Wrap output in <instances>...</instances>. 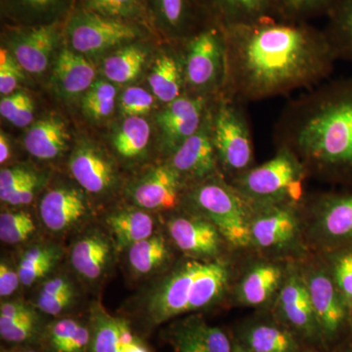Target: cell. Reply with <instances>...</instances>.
<instances>
[{
    "mask_svg": "<svg viewBox=\"0 0 352 352\" xmlns=\"http://www.w3.org/2000/svg\"><path fill=\"white\" fill-rule=\"evenodd\" d=\"M32 171L23 166L2 168L0 173V199L2 203H7L13 192Z\"/></svg>",
    "mask_w": 352,
    "mask_h": 352,
    "instance_id": "49",
    "label": "cell"
},
{
    "mask_svg": "<svg viewBox=\"0 0 352 352\" xmlns=\"http://www.w3.org/2000/svg\"><path fill=\"white\" fill-rule=\"evenodd\" d=\"M307 168L294 153L278 147L276 155L261 166H254L232 185L248 201L263 204L298 203L303 196Z\"/></svg>",
    "mask_w": 352,
    "mask_h": 352,
    "instance_id": "4",
    "label": "cell"
},
{
    "mask_svg": "<svg viewBox=\"0 0 352 352\" xmlns=\"http://www.w3.org/2000/svg\"><path fill=\"white\" fill-rule=\"evenodd\" d=\"M280 307L287 320L302 332L312 335L316 331L317 321L307 283L300 278H289L280 294Z\"/></svg>",
    "mask_w": 352,
    "mask_h": 352,
    "instance_id": "29",
    "label": "cell"
},
{
    "mask_svg": "<svg viewBox=\"0 0 352 352\" xmlns=\"http://www.w3.org/2000/svg\"><path fill=\"white\" fill-rule=\"evenodd\" d=\"M21 284L18 267L2 258L0 263V296L4 298L12 296Z\"/></svg>",
    "mask_w": 352,
    "mask_h": 352,
    "instance_id": "50",
    "label": "cell"
},
{
    "mask_svg": "<svg viewBox=\"0 0 352 352\" xmlns=\"http://www.w3.org/2000/svg\"><path fill=\"white\" fill-rule=\"evenodd\" d=\"M76 298L72 280L65 275H57L44 282L36 296V307L43 314L59 316L73 305Z\"/></svg>",
    "mask_w": 352,
    "mask_h": 352,
    "instance_id": "38",
    "label": "cell"
},
{
    "mask_svg": "<svg viewBox=\"0 0 352 352\" xmlns=\"http://www.w3.org/2000/svg\"><path fill=\"white\" fill-rule=\"evenodd\" d=\"M168 229L175 244L186 254L201 258L219 254L221 234L210 220L177 217L168 222Z\"/></svg>",
    "mask_w": 352,
    "mask_h": 352,
    "instance_id": "21",
    "label": "cell"
},
{
    "mask_svg": "<svg viewBox=\"0 0 352 352\" xmlns=\"http://www.w3.org/2000/svg\"><path fill=\"white\" fill-rule=\"evenodd\" d=\"M321 228L333 244L352 248V193L337 194L322 199Z\"/></svg>",
    "mask_w": 352,
    "mask_h": 352,
    "instance_id": "28",
    "label": "cell"
},
{
    "mask_svg": "<svg viewBox=\"0 0 352 352\" xmlns=\"http://www.w3.org/2000/svg\"><path fill=\"white\" fill-rule=\"evenodd\" d=\"M332 276L352 315V248L342 249L335 256Z\"/></svg>",
    "mask_w": 352,
    "mask_h": 352,
    "instance_id": "46",
    "label": "cell"
},
{
    "mask_svg": "<svg viewBox=\"0 0 352 352\" xmlns=\"http://www.w3.org/2000/svg\"><path fill=\"white\" fill-rule=\"evenodd\" d=\"M156 97L142 87H127L119 99L120 112L126 118L147 116L156 105Z\"/></svg>",
    "mask_w": 352,
    "mask_h": 352,
    "instance_id": "45",
    "label": "cell"
},
{
    "mask_svg": "<svg viewBox=\"0 0 352 352\" xmlns=\"http://www.w3.org/2000/svg\"><path fill=\"white\" fill-rule=\"evenodd\" d=\"M64 22L38 25H9L4 30V46L25 73L39 76L47 71L64 39Z\"/></svg>",
    "mask_w": 352,
    "mask_h": 352,
    "instance_id": "8",
    "label": "cell"
},
{
    "mask_svg": "<svg viewBox=\"0 0 352 352\" xmlns=\"http://www.w3.org/2000/svg\"><path fill=\"white\" fill-rule=\"evenodd\" d=\"M177 352H233L223 331L208 325L201 319H190L173 332Z\"/></svg>",
    "mask_w": 352,
    "mask_h": 352,
    "instance_id": "27",
    "label": "cell"
},
{
    "mask_svg": "<svg viewBox=\"0 0 352 352\" xmlns=\"http://www.w3.org/2000/svg\"><path fill=\"white\" fill-rule=\"evenodd\" d=\"M214 101L184 94L157 113L156 124L161 147L168 157L201 129Z\"/></svg>",
    "mask_w": 352,
    "mask_h": 352,
    "instance_id": "10",
    "label": "cell"
},
{
    "mask_svg": "<svg viewBox=\"0 0 352 352\" xmlns=\"http://www.w3.org/2000/svg\"><path fill=\"white\" fill-rule=\"evenodd\" d=\"M90 214L89 203L82 190L66 185L48 190L39 204V217L43 226L55 234L75 230Z\"/></svg>",
    "mask_w": 352,
    "mask_h": 352,
    "instance_id": "13",
    "label": "cell"
},
{
    "mask_svg": "<svg viewBox=\"0 0 352 352\" xmlns=\"http://www.w3.org/2000/svg\"><path fill=\"white\" fill-rule=\"evenodd\" d=\"M96 82V68L85 55L69 46L62 48L53 66L52 83L66 99L82 96Z\"/></svg>",
    "mask_w": 352,
    "mask_h": 352,
    "instance_id": "19",
    "label": "cell"
},
{
    "mask_svg": "<svg viewBox=\"0 0 352 352\" xmlns=\"http://www.w3.org/2000/svg\"><path fill=\"white\" fill-rule=\"evenodd\" d=\"M76 6L154 31L148 0H78Z\"/></svg>",
    "mask_w": 352,
    "mask_h": 352,
    "instance_id": "32",
    "label": "cell"
},
{
    "mask_svg": "<svg viewBox=\"0 0 352 352\" xmlns=\"http://www.w3.org/2000/svg\"><path fill=\"white\" fill-rule=\"evenodd\" d=\"M199 3L206 22L223 29L274 18L272 0H199Z\"/></svg>",
    "mask_w": 352,
    "mask_h": 352,
    "instance_id": "22",
    "label": "cell"
},
{
    "mask_svg": "<svg viewBox=\"0 0 352 352\" xmlns=\"http://www.w3.org/2000/svg\"><path fill=\"white\" fill-rule=\"evenodd\" d=\"M69 168L74 179L89 195L107 197L119 184V173L112 157L88 141H82L72 152Z\"/></svg>",
    "mask_w": 352,
    "mask_h": 352,
    "instance_id": "11",
    "label": "cell"
},
{
    "mask_svg": "<svg viewBox=\"0 0 352 352\" xmlns=\"http://www.w3.org/2000/svg\"><path fill=\"white\" fill-rule=\"evenodd\" d=\"M59 245L51 244L36 245L30 248L21 256L18 271L22 285L31 287L47 276L61 258Z\"/></svg>",
    "mask_w": 352,
    "mask_h": 352,
    "instance_id": "37",
    "label": "cell"
},
{
    "mask_svg": "<svg viewBox=\"0 0 352 352\" xmlns=\"http://www.w3.org/2000/svg\"><path fill=\"white\" fill-rule=\"evenodd\" d=\"M12 157V146L8 136L1 131L0 133V164H6Z\"/></svg>",
    "mask_w": 352,
    "mask_h": 352,
    "instance_id": "52",
    "label": "cell"
},
{
    "mask_svg": "<svg viewBox=\"0 0 352 352\" xmlns=\"http://www.w3.org/2000/svg\"><path fill=\"white\" fill-rule=\"evenodd\" d=\"M184 67L185 94L215 100L223 95L226 82V32L207 23L180 41Z\"/></svg>",
    "mask_w": 352,
    "mask_h": 352,
    "instance_id": "3",
    "label": "cell"
},
{
    "mask_svg": "<svg viewBox=\"0 0 352 352\" xmlns=\"http://www.w3.org/2000/svg\"><path fill=\"white\" fill-rule=\"evenodd\" d=\"M189 200L230 244L245 247L252 242L248 223L247 199L219 175L194 183Z\"/></svg>",
    "mask_w": 352,
    "mask_h": 352,
    "instance_id": "7",
    "label": "cell"
},
{
    "mask_svg": "<svg viewBox=\"0 0 352 352\" xmlns=\"http://www.w3.org/2000/svg\"><path fill=\"white\" fill-rule=\"evenodd\" d=\"M88 352H124L139 340L126 319L109 314L100 302L90 309Z\"/></svg>",
    "mask_w": 352,
    "mask_h": 352,
    "instance_id": "20",
    "label": "cell"
},
{
    "mask_svg": "<svg viewBox=\"0 0 352 352\" xmlns=\"http://www.w3.org/2000/svg\"><path fill=\"white\" fill-rule=\"evenodd\" d=\"M34 99L24 91L14 92L1 98L0 101V115L3 119L17 127L31 126L34 122Z\"/></svg>",
    "mask_w": 352,
    "mask_h": 352,
    "instance_id": "43",
    "label": "cell"
},
{
    "mask_svg": "<svg viewBox=\"0 0 352 352\" xmlns=\"http://www.w3.org/2000/svg\"><path fill=\"white\" fill-rule=\"evenodd\" d=\"M210 113L201 129L170 157L168 164L175 168L183 182L198 183L219 175V161L212 142Z\"/></svg>",
    "mask_w": 352,
    "mask_h": 352,
    "instance_id": "12",
    "label": "cell"
},
{
    "mask_svg": "<svg viewBox=\"0 0 352 352\" xmlns=\"http://www.w3.org/2000/svg\"><path fill=\"white\" fill-rule=\"evenodd\" d=\"M170 258V250L163 236L152 235L127 249L129 267L136 276H147L161 270Z\"/></svg>",
    "mask_w": 352,
    "mask_h": 352,
    "instance_id": "35",
    "label": "cell"
},
{
    "mask_svg": "<svg viewBox=\"0 0 352 352\" xmlns=\"http://www.w3.org/2000/svg\"><path fill=\"white\" fill-rule=\"evenodd\" d=\"M335 0H272L273 17L289 22H309L326 16Z\"/></svg>",
    "mask_w": 352,
    "mask_h": 352,
    "instance_id": "40",
    "label": "cell"
},
{
    "mask_svg": "<svg viewBox=\"0 0 352 352\" xmlns=\"http://www.w3.org/2000/svg\"><path fill=\"white\" fill-rule=\"evenodd\" d=\"M317 321L329 337L338 335L352 315L336 286L333 276L315 273L307 283Z\"/></svg>",
    "mask_w": 352,
    "mask_h": 352,
    "instance_id": "17",
    "label": "cell"
},
{
    "mask_svg": "<svg viewBox=\"0 0 352 352\" xmlns=\"http://www.w3.org/2000/svg\"><path fill=\"white\" fill-rule=\"evenodd\" d=\"M151 32L142 25L111 19L78 6L64 23V39L69 47L87 57L112 52L142 41Z\"/></svg>",
    "mask_w": 352,
    "mask_h": 352,
    "instance_id": "6",
    "label": "cell"
},
{
    "mask_svg": "<svg viewBox=\"0 0 352 352\" xmlns=\"http://www.w3.org/2000/svg\"><path fill=\"white\" fill-rule=\"evenodd\" d=\"M69 140L71 136L64 120L50 115L30 126L24 136V146L32 157L50 161L68 150Z\"/></svg>",
    "mask_w": 352,
    "mask_h": 352,
    "instance_id": "24",
    "label": "cell"
},
{
    "mask_svg": "<svg viewBox=\"0 0 352 352\" xmlns=\"http://www.w3.org/2000/svg\"><path fill=\"white\" fill-rule=\"evenodd\" d=\"M183 180L170 164L155 166L138 177L129 196L135 207L145 210H166L179 203Z\"/></svg>",
    "mask_w": 352,
    "mask_h": 352,
    "instance_id": "14",
    "label": "cell"
},
{
    "mask_svg": "<svg viewBox=\"0 0 352 352\" xmlns=\"http://www.w3.org/2000/svg\"><path fill=\"white\" fill-rule=\"evenodd\" d=\"M296 227L291 208L272 206L251 224L252 242L261 248L280 247L295 237Z\"/></svg>",
    "mask_w": 352,
    "mask_h": 352,
    "instance_id": "26",
    "label": "cell"
},
{
    "mask_svg": "<svg viewBox=\"0 0 352 352\" xmlns=\"http://www.w3.org/2000/svg\"><path fill=\"white\" fill-rule=\"evenodd\" d=\"M116 251L117 248L112 238L103 231L92 229L76 241L71 249L69 261L78 276L95 283L108 274Z\"/></svg>",
    "mask_w": 352,
    "mask_h": 352,
    "instance_id": "16",
    "label": "cell"
},
{
    "mask_svg": "<svg viewBox=\"0 0 352 352\" xmlns=\"http://www.w3.org/2000/svg\"><path fill=\"white\" fill-rule=\"evenodd\" d=\"M323 31L337 60L352 63V0H335Z\"/></svg>",
    "mask_w": 352,
    "mask_h": 352,
    "instance_id": "31",
    "label": "cell"
},
{
    "mask_svg": "<svg viewBox=\"0 0 352 352\" xmlns=\"http://www.w3.org/2000/svg\"><path fill=\"white\" fill-rule=\"evenodd\" d=\"M210 129L219 170L233 180L254 166V144L244 104L223 95L210 106Z\"/></svg>",
    "mask_w": 352,
    "mask_h": 352,
    "instance_id": "5",
    "label": "cell"
},
{
    "mask_svg": "<svg viewBox=\"0 0 352 352\" xmlns=\"http://www.w3.org/2000/svg\"><path fill=\"white\" fill-rule=\"evenodd\" d=\"M224 32L223 96L244 105L316 87L338 61L325 32L309 22L268 18Z\"/></svg>",
    "mask_w": 352,
    "mask_h": 352,
    "instance_id": "1",
    "label": "cell"
},
{
    "mask_svg": "<svg viewBox=\"0 0 352 352\" xmlns=\"http://www.w3.org/2000/svg\"><path fill=\"white\" fill-rule=\"evenodd\" d=\"M36 231L34 217L25 210L3 212L0 215V239L4 244L17 245L31 239Z\"/></svg>",
    "mask_w": 352,
    "mask_h": 352,
    "instance_id": "42",
    "label": "cell"
},
{
    "mask_svg": "<svg viewBox=\"0 0 352 352\" xmlns=\"http://www.w3.org/2000/svg\"><path fill=\"white\" fill-rule=\"evenodd\" d=\"M252 352H294L296 344L286 331L270 325L256 326L247 335Z\"/></svg>",
    "mask_w": 352,
    "mask_h": 352,
    "instance_id": "41",
    "label": "cell"
},
{
    "mask_svg": "<svg viewBox=\"0 0 352 352\" xmlns=\"http://www.w3.org/2000/svg\"><path fill=\"white\" fill-rule=\"evenodd\" d=\"M147 57V47L141 41L126 44L104 58L102 73L115 85L133 82L142 73Z\"/></svg>",
    "mask_w": 352,
    "mask_h": 352,
    "instance_id": "30",
    "label": "cell"
},
{
    "mask_svg": "<svg viewBox=\"0 0 352 352\" xmlns=\"http://www.w3.org/2000/svg\"><path fill=\"white\" fill-rule=\"evenodd\" d=\"M201 261H187L164 278L148 298L147 311L153 323L196 311V281Z\"/></svg>",
    "mask_w": 352,
    "mask_h": 352,
    "instance_id": "9",
    "label": "cell"
},
{
    "mask_svg": "<svg viewBox=\"0 0 352 352\" xmlns=\"http://www.w3.org/2000/svg\"><path fill=\"white\" fill-rule=\"evenodd\" d=\"M150 138L151 127L145 118H126L113 132L112 144L120 157L131 161L145 154Z\"/></svg>",
    "mask_w": 352,
    "mask_h": 352,
    "instance_id": "33",
    "label": "cell"
},
{
    "mask_svg": "<svg viewBox=\"0 0 352 352\" xmlns=\"http://www.w3.org/2000/svg\"><path fill=\"white\" fill-rule=\"evenodd\" d=\"M278 147L307 173L352 184V76L323 82L289 102L275 122Z\"/></svg>",
    "mask_w": 352,
    "mask_h": 352,
    "instance_id": "2",
    "label": "cell"
},
{
    "mask_svg": "<svg viewBox=\"0 0 352 352\" xmlns=\"http://www.w3.org/2000/svg\"><path fill=\"white\" fill-rule=\"evenodd\" d=\"M24 72L12 53L2 45L0 50V94L7 96L17 91L20 83L25 80Z\"/></svg>",
    "mask_w": 352,
    "mask_h": 352,
    "instance_id": "47",
    "label": "cell"
},
{
    "mask_svg": "<svg viewBox=\"0 0 352 352\" xmlns=\"http://www.w3.org/2000/svg\"><path fill=\"white\" fill-rule=\"evenodd\" d=\"M118 89L109 80H96L82 95V112L90 120L99 122L107 120L117 105Z\"/></svg>",
    "mask_w": 352,
    "mask_h": 352,
    "instance_id": "39",
    "label": "cell"
},
{
    "mask_svg": "<svg viewBox=\"0 0 352 352\" xmlns=\"http://www.w3.org/2000/svg\"><path fill=\"white\" fill-rule=\"evenodd\" d=\"M152 94L168 105L185 94L184 67L180 41L160 51L148 76Z\"/></svg>",
    "mask_w": 352,
    "mask_h": 352,
    "instance_id": "18",
    "label": "cell"
},
{
    "mask_svg": "<svg viewBox=\"0 0 352 352\" xmlns=\"http://www.w3.org/2000/svg\"><path fill=\"white\" fill-rule=\"evenodd\" d=\"M43 177L38 173L32 170L24 182L21 183L19 186L13 192L12 195L6 204L12 206V207H22V206L29 205L43 187Z\"/></svg>",
    "mask_w": 352,
    "mask_h": 352,
    "instance_id": "48",
    "label": "cell"
},
{
    "mask_svg": "<svg viewBox=\"0 0 352 352\" xmlns=\"http://www.w3.org/2000/svg\"><path fill=\"white\" fill-rule=\"evenodd\" d=\"M38 331V317L36 310L17 318H0V336L7 342L21 344L32 340Z\"/></svg>",
    "mask_w": 352,
    "mask_h": 352,
    "instance_id": "44",
    "label": "cell"
},
{
    "mask_svg": "<svg viewBox=\"0 0 352 352\" xmlns=\"http://www.w3.org/2000/svg\"><path fill=\"white\" fill-rule=\"evenodd\" d=\"M34 310L31 305H28L22 300H8V302H1L0 307V318L10 319L17 318L29 314Z\"/></svg>",
    "mask_w": 352,
    "mask_h": 352,
    "instance_id": "51",
    "label": "cell"
},
{
    "mask_svg": "<svg viewBox=\"0 0 352 352\" xmlns=\"http://www.w3.org/2000/svg\"><path fill=\"white\" fill-rule=\"evenodd\" d=\"M78 0H1L9 25H38L64 22Z\"/></svg>",
    "mask_w": 352,
    "mask_h": 352,
    "instance_id": "23",
    "label": "cell"
},
{
    "mask_svg": "<svg viewBox=\"0 0 352 352\" xmlns=\"http://www.w3.org/2000/svg\"><path fill=\"white\" fill-rule=\"evenodd\" d=\"M233 352H252L249 349L240 346V344H235L233 346Z\"/></svg>",
    "mask_w": 352,
    "mask_h": 352,
    "instance_id": "54",
    "label": "cell"
},
{
    "mask_svg": "<svg viewBox=\"0 0 352 352\" xmlns=\"http://www.w3.org/2000/svg\"><path fill=\"white\" fill-rule=\"evenodd\" d=\"M3 352H38V351H32V349H16V351H3Z\"/></svg>",
    "mask_w": 352,
    "mask_h": 352,
    "instance_id": "55",
    "label": "cell"
},
{
    "mask_svg": "<svg viewBox=\"0 0 352 352\" xmlns=\"http://www.w3.org/2000/svg\"><path fill=\"white\" fill-rule=\"evenodd\" d=\"M106 223L119 252L154 235V217L138 207L115 210L108 215Z\"/></svg>",
    "mask_w": 352,
    "mask_h": 352,
    "instance_id": "25",
    "label": "cell"
},
{
    "mask_svg": "<svg viewBox=\"0 0 352 352\" xmlns=\"http://www.w3.org/2000/svg\"><path fill=\"white\" fill-rule=\"evenodd\" d=\"M153 29L168 41H180L207 24L199 0H148Z\"/></svg>",
    "mask_w": 352,
    "mask_h": 352,
    "instance_id": "15",
    "label": "cell"
},
{
    "mask_svg": "<svg viewBox=\"0 0 352 352\" xmlns=\"http://www.w3.org/2000/svg\"><path fill=\"white\" fill-rule=\"evenodd\" d=\"M124 352H150V351L149 349L146 346L144 342L139 339L138 340H136L134 344H132L131 346H129Z\"/></svg>",
    "mask_w": 352,
    "mask_h": 352,
    "instance_id": "53",
    "label": "cell"
},
{
    "mask_svg": "<svg viewBox=\"0 0 352 352\" xmlns=\"http://www.w3.org/2000/svg\"><path fill=\"white\" fill-rule=\"evenodd\" d=\"M281 279V270L273 264H261L252 268L241 283V302L254 307L263 305L276 291Z\"/></svg>",
    "mask_w": 352,
    "mask_h": 352,
    "instance_id": "36",
    "label": "cell"
},
{
    "mask_svg": "<svg viewBox=\"0 0 352 352\" xmlns=\"http://www.w3.org/2000/svg\"><path fill=\"white\" fill-rule=\"evenodd\" d=\"M46 340L52 352H88L89 326L75 318H61L46 328Z\"/></svg>",
    "mask_w": 352,
    "mask_h": 352,
    "instance_id": "34",
    "label": "cell"
}]
</instances>
